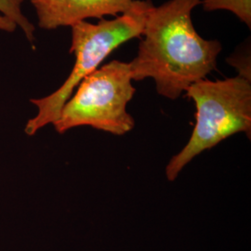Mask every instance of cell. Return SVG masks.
Here are the masks:
<instances>
[{"instance_id": "cell-7", "label": "cell", "mask_w": 251, "mask_h": 251, "mask_svg": "<svg viewBox=\"0 0 251 251\" xmlns=\"http://www.w3.org/2000/svg\"><path fill=\"white\" fill-rule=\"evenodd\" d=\"M205 11L228 10L251 28V0H202Z\"/></svg>"}, {"instance_id": "cell-2", "label": "cell", "mask_w": 251, "mask_h": 251, "mask_svg": "<svg viewBox=\"0 0 251 251\" xmlns=\"http://www.w3.org/2000/svg\"><path fill=\"white\" fill-rule=\"evenodd\" d=\"M152 7V0H135L130 9L116 19H100L96 25L86 21L73 25L69 52L75 54V62L72 72L53 93L44 98L31 100L37 108V114L27 122V134L32 136L45 126L53 124L81 81L96 71L119 46L142 36Z\"/></svg>"}, {"instance_id": "cell-6", "label": "cell", "mask_w": 251, "mask_h": 251, "mask_svg": "<svg viewBox=\"0 0 251 251\" xmlns=\"http://www.w3.org/2000/svg\"><path fill=\"white\" fill-rule=\"evenodd\" d=\"M25 0H0L1 15L12 21L24 32L27 39L32 43L35 40V25L25 17L22 6Z\"/></svg>"}, {"instance_id": "cell-8", "label": "cell", "mask_w": 251, "mask_h": 251, "mask_svg": "<svg viewBox=\"0 0 251 251\" xmlns=\"http://www.w3.org/2000/svg\"><path fill=\"white\" fill-rule=\"evenodd\" d=\"M227 63L233 66L241 76L247 80L251 81V45H244L235 50L228 59Z\"/></svg>"}, {"instance_id": "cell-5", "label": "cell", "mask_w": 251, "mask_h": 251, "mask_svg": "<svg viewBox=\"0 0 251 251\" xmlns=\"http://www.w3.org/2000/svg\"><path fill=\"white\" fill-rule=\"evenodd\" d=\"M36 9L38 26L54 30L72 26L86 19L117 16L130 9L135 0H29Z\"/></svg>"}, {"instance_id": "cell-4", "label": "cell", "mask_w": 251, "mask_h": 251, "mask_svg": "<svg viewBox=\"0 0 251 251\" xmlns=\"http://www.w3.org/2000/svg\"><path fill=\"white\" fill-rule=\"evenodd\" d=\"M135 91L129 63L111 61L81 81L54 127L61 134L73 127L90 126L111 134L125 135L135 126L126 110Z\"/></svg>"}, {"instance_id": "cell-9", "label": "cell", "mask_w": 251, "mask_h": 251, "mask_svg": "<svg viewBox=\"0 0 251 251\" xmlns=\"http://www.w3.org/2000/svg\"><path fill=\"white\" fill-rule=\"evenodd\" d=\"M17 29V25L9 18L0 14V30L6 32H14Z\"/></svg>"}, {"instance_id": "cell-3", "label": "cell", "mask_w": 251, "mask_h": 251, "mask_svg": "<svg viewBox=\"0 0 251 251\" xmlns=\"http://www.w3.org/2000/svg\"><path fill=\"white\" fill-rule=\"evenodd\" d=\"M186 96L197 108L196 126L187 144L166 168L171 181L198 154L225 139L239 132L251 138V81L238 75L224 80L203 79L193 84Z\"/></svg>"}, {"instance_id": "cell-1", "label": "cell", "mask_w": 251, "mask_h": 251, "mask_svg": "<svg viewBox=\"0 0 251 251\" xmlns=\"http://www.w3.org/2000/svg\"><path fill=\"white\" fill-rule=\"evenodd\" d=\"M201 2L169 0L150 9L138 54L129 63L132 80L152 78L159 95L176 100L217 69L221 42L204 39L192 22Z\"/></svg>"}]
</instances>
